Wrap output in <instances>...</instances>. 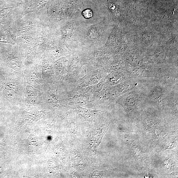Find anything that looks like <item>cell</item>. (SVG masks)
Returning a JSON list of instances; mask_svg holds the SVG:
<instances>
[{"label":"cell","instance_id":"obj_3","mask_svg":"<svg viewBox=\"0 0 178 178\" xmlns=\"http://www.w3.org/2000/svg\"><path fill=\"white\" fill-rule=\"evenodd\" d=\"M7 87L10 90H12L13 91H15L17 89V87L16 84L14 82H9L6 84Z\"/></svg>","mask_w":178,"mask_h":178},{"label":"cell","instance_id":"obj_6","mask_svg":"<svg viewBox=\"0 0 178 178\" xmlns=\"http://www.w3.org/2000/svg\"><path fill=\"white\" fill-rule=\"evenodd\" d=\"M11 67L12 69L15 71L19 70L20 69V67L19 66V65L16 64L15 63L13 65H11Z\"/></svg>","mask_w":178,"mask_h":178},{"label":"cell","instance_id":"obj_2","mask_svg":"<svg viewBox=\"0 0 178 178\" xmlns=\"http://www.w3.org/2000/svg\"><path fill=\"white\" fill-rule=\"evenodd\" d=\"M116 102L124 108L131 120L136 116L141 106L147 103L143 92L137 85L118 97Z\"/></svg>","mask_w":178,"mask_h":178},{"label":"cell","instance_id":"obj_5","mask_svg":"<svg viewBox=\"0 0 178 178\" xmlns=\"http://www.w3.org/2000/svg\"><path fill=\"white\" fill-rule=\"evenodd\" d=\"M30 80L32 82H34L36 80L37 76L35 73H33L30 76Z\"/></svg>","mask_w":178,"mask_h":178},{"label":"cell","instance_id":"obj_7","mask_svg":"<svg viewBox=\"0 0 178 178\" xmlns=\"http://www.w3.org/2000/svg\"><path fill=\"white\" fill-rule=\"evenodd\" d=\"M7 92V95L9 96V97L12 98L14 97V91L9 89V90H8Z\"/></svg>","mask_w":178,"mask_h":178},{"label":"cell","instance_id":"obj_4","mask_svg":"<svg viewBox=\"0 0 178 178\" xmlns=\"http://www.w3.org/2000/svg\"><path fill=\"white\" fill-rule=\"evenodd\" d=\"M27 97L30 100H34L35 98V95L34 92L32 90H28L27 91Z\"/></svg>","mask_w":178,"mask_h":178},{"label":"cell","instance_id":"obj_1","mask_svg":"<svg viewBox=\"0 0 178 178\" xmlns=\"http://www.w3.org/2000/svg\"><path fill=\"white\" fill-rule=\"evenodd\" d=\"M136 79L137 85L142 90L147 103L160 108L178 101V86L156 78Z\"/></svg>","mask_w":178,"mask_h":178}]
</instances>
